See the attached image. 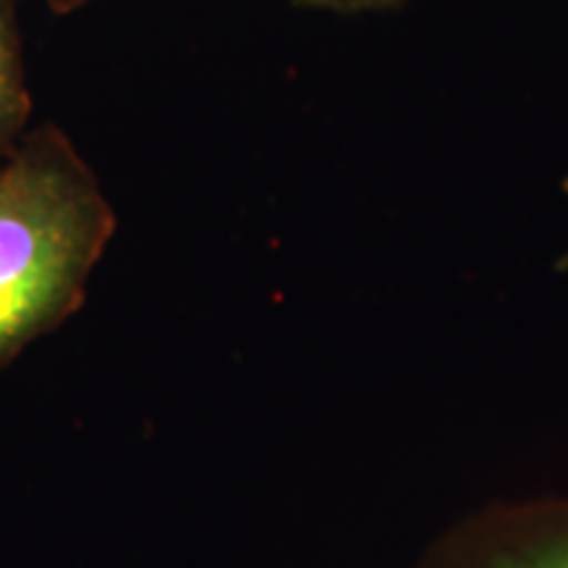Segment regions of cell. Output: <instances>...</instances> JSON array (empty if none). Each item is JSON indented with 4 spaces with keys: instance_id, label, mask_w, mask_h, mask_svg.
<instances>
[{
    "instance_id": "obj_1",
    "label": "cell",
    "mask_w": 568,
    "mask_h": 568,
    "mask_svg": "<svg viewBox=\"0 0 568 568\" xmlns=\"http://www.w3.org/2000/svg\"><path fill=\"white\" fill-rule=\"evenodd\" d=\"M113 232L101 182L55 124L0 161V368L82 308Z\"/></svg>"
},
{
    "instance_id": "obj_2",
    "label": "cell",
    "mask_w": 568,
    "mask_h": 568,
    "mask_svg": "<svg viewBox=\"0 0 568 568\" xmlns=\"http://www.w3.org/2000/svg\"><path fill=\"white\" fill-rule=\"evenodd\" d=\"M410 568H568V495L471 510L439 531Z\"/></svg>"
},
{
    "instance_id": "obj_3",
    "label": "cell",
    "mask_w": 568,
    "mask_h": 568,
    "mask_svg": "<svg viewBox=\"0 0 568 568\" xmlns=\"http://www.w3.org/2000/svg\"><path fill=\"white\" fill-rule=\"evenodd\" d=\"M32 116L30 80L13 0H0V161L24 138Z\"/></svg>"
},
{
    "instance_id": "obj_4",
    "label": "cell",
    "mask_w": 568,
    "mask_h": 568,
    "mask_svg": "<svg viewBox=\"0 0 568 568\" xmlns=\"http://www.w3.org/2000/svg\"><path fill=\"white\" fill-rule=\"evenodd\" d=\"M406 0H293L297 9L311 11H335V13H368V11H389L403 6Z\"/></svg>"
},
{
    "instance_id": "obj_5",
    "label": "cell",
    "mask_w": 568,
    "mask_h": 568,
    "mask_svg": "<svg viewBox=\"0 0 568 568\" xmlns=\"http://www.w3.org/2000/svg\"><path fill=\"white\" fill-rule=\"evenodd\" d=\"M45 3L53 13H74L84 9L88 3H92V0H45Z\"/></svg>"
}]
</instances>
